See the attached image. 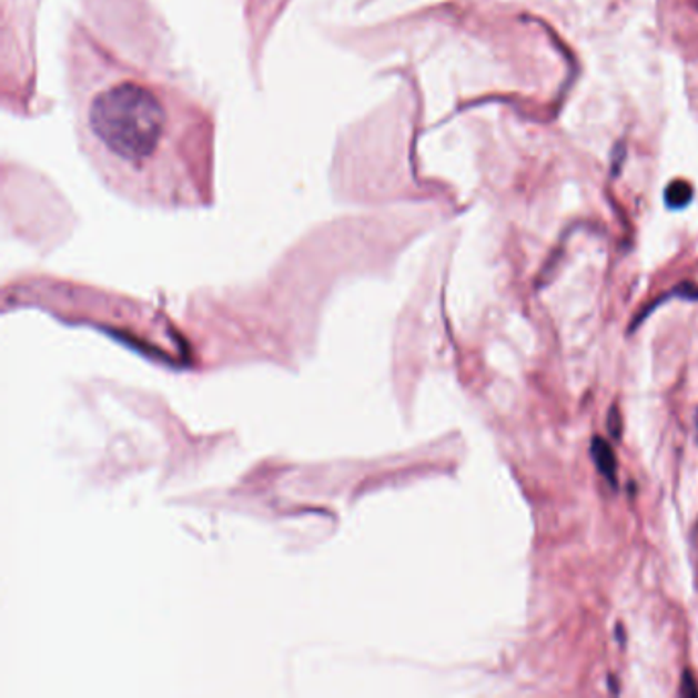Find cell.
<instances>
[{
	"mask_svg": "<svg viewBox=\"0 0 698 698\" xmlns=\"http://www.w3.org/2000/svg\"><path fill=\"white\" fill-rule=\"evenodd\" d=\"M80 19L68 40V91L80 148L121 195L195 205L213 191L215 119L159 52L140 0L130 19Z\"/></svg>",
	"mask_w": 698,
	"mask_h": 698,
	"instance_id": "obj_1",
	"label": "cell"
},
{
	"mask_svg": "<svg viewBox=\"0 0 698 698\" xmlns=\"http://www.w3.org/2000/svg\"><path fill=\"white\" fill-rule=\"evenodd\" d=\"M590 455H593L594 465L605 477L606 482L617 488V457L613 453L610 443L605 441L603 436H594L593 445H590Z\"/></svg>",
	"mask_w": 698,
	"mask_h": 698,
	"instance_id": "obj_2",
	"label": "cell"
},
{
	"mask_svg": "<svg viewBox=\"0 0 698 698\" xmlns=\"http://www.w3.org/2000/svg\"><path fill=\"white\" fill-rule=\"evenodd\" d=\"M672 297H680V300H688V302H697L698 300V285L695 283H690V281H686V283H680V285H676L672 291H668V293H664V295H659L656 302L649 303L646 305L637 316L633 317V324L629 326V332L633 330L639 328L644 322H646L647 316H651L656 310H658L661 303L670 302Z\"/></svg>",
	"mask_w": 698,
	"mask_h": 698,
	"instance_id": "obj_3",
	"label": "cell"
},
{
	"mask_svg": "<svg viewBox=\"0 0 698 698\" xmlns=\"http://www.w3.org/2000/svg\"><path fill=\"white\" fill-rule=\"evenodd\" d=\"M692 201V186L686 181H672L666 189V203L672 210H682Z\"/></svg>",
	"mask_w": 698,
	"mask_h": 698,
	"instance_id": "obj_4",
	"label": "cell"
},
{
	"mask_svg": "<svg viewBox=\"0 0 698 698\" xmlns=\"http://www.w3.org/2000/svg\"><path fill=\"white\" fill-rule=\"evenodd\" d=\"M680 695L682 697L697 698L698 697V686L695 682V678H692V674L685 672L682 676V688H680Z\"/></svg>",
	"mask_w": 698,
	"mask_h": 698,
	"instance_id": "obj_5",
	"label": "cell"
},
{
	"mask_svg": "<svg viewBox=\"0 0 698 698\" xmlns=\"http://www.w3.org/2000/svg\"><path fill=\"white\" fill-rule=\"evenodd\" d=\"M608 418H610V421H608V428H610V435L617 436V438H619L620 414H619V408H617V406H613V408H610V414H608Z\"/></svg>",
	"mask_w": 698,
	"mask_h": 698,
	"instance_id": "obj_6",
	"label": "cell"
},
{
	"mask_svg": "<svg viewBox=\"0 0 698 698\" xmlns=\"http://www.w3.org/2000/svg\"><path fill=\"white\" fill-rule=\"evenodd\" d=\"M697 426H698V412H697Z\"/></svg>",
	"mask_w": 698,
	"mask_h": 698,
	"instance_id": "obj_7",
	"label": "cell"
}]
</instances>
